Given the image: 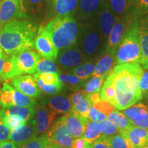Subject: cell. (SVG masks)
Segmentation results:
<instances>
[{
    "mask_svg": "<svg viewBox=\"0 0 148 148\" xmlns=\"http://www.w3.org/2000/svg\"><path fill=\"white\" fill-rule=\"evenodd\" d=\"M50 144L47 134H44L40 136H35L19 146L18 148H45Z\"/></svg>",
    "mask_w": 148,
    "mask_h": 148,
    "instance_id": "cell-36",
    "label": "cell"
},
{
    "mask_svg": "<svg viewBox=\"0 0 148 148\" xmlns=\"http://www.w3.org/2000/svg\"><path fill=\"white\" fill-rule=\"evenodd\" d=\"M14 89L8 82H4L0 93V103L3 108L13 106V92Z\"/></svg>",
    "mask_w": 148,
    "mask_h": 148,
    "instance_id": "cell-33",
    "label": "cell"
},
{
    "mask_svg": "<svg viewBox=\"0 0 148 148\" xmlns=\"http://www.w3.org/2000/svg\"></svg>",
    "mask_w": 148,
    "mask_h": 148,
    "instance_id": "cell-60",
    "label": "cell"
},
{
    "mask_svg": "<svg viewBox=\"0 0 148 148\" xmlns=\"http://www.w3.org/2000/svg\"><path fill=\"white\" fill-rule=\"evenodd\" d=\"M104 77H92L91 79L84 84V91L86 94L99 92L104 82Z\"/></svg>",
    "mask_w": 148,
    "mask_h": 148,
    "instance_id": "cell-37",
    "label": "cell"
},
{
    "mask_svg": "<svg viewBox=\"0 0 148 148\" xmlns=\"http://www.w3.org/2000/svg\"><path fill=\"white\" fill-rule=\"evenodd\" d=\"M57 15L72 16L75 14L78 0H51Z\"/></svg>",
    "mask_w": 148,
    "mask_h": 148,
    "instance_id": "cell-24",
    "label": "cell"
},
{
    "mask_svg": "<svg viewBox=\"0 0 148 148\" xmlns=\"http://www.w3.org/2000/svg\"><path fill=\"white\" fill-rule=\"evenodd\" d=\"M69 99L72 103L71 110L83 117L88 119L90 106L92 105L88 100L87 94L84 91V90L75 91L70 95Z\"/></svg>",
    "mask_w": 148,
    "mask_h": 148,
    "instance_id": "cell-20",
    "label": "cell"
},
{
    "mask_svg": "<svg viewBox=\"0 0 148 148\" xmlns=\"http://www.w3.org/2000/svg\"><path fill=\"white\" fill-rule=\"evenodd\" d=\"M32 12L38 14L44 6V0H25Z\"/></svg>",
    "mask_w": 148,
    "mask_h": 148,
    "instance_id": "cell-44",
    "label": "cell"
},
{
    "mask_svg": "<svg viewBox=\"0 0 148 148\" xmlns=\"http://www.w3.org/2000/svg\"><path fill=\"white\" fill-rule=\"evenodd\" d=\"M100 95L101 99L110 101L114 106L115 93H114L113 77L111 73L108 74V76L106 77V80L103 82Z\"/></svg>",
    "mask_w": 148,
    "mask_h": 148,
    "instance_id": "cell-29",
    "label": "cell"
},
{
    "mask_svg": "<svg viewBox=\"0 0 148 148\" xmlns=\"http://www.w3.org/2000/svg\"><path fill=\"white\" fill-rule=\"evenodd\" d=\"M96 63L92 62H87L76 66L71 71L73 75H76L79 78L86 80L92 76L95 70Z\"/></svg>",
    "mask_w": 148,
    "mask_h": 148,
    "instance_id": "cell-32",
    "label": "cell"
},
{
    "mask_svg": "<svg viewBox=\"0 0 148 148\" xmlns=\"http://www.w3.org/2000/svg\"><path fill=\"white\" fill-rule=\"evenodd\" d=\"M130 148H141L148 145V130L132 125L120 132Z\"/></svg>",
    "mask_w": 148,
    "mask_h": 148,
    "instance_id": "cell-12",
    "label": "cell"
},
{
    "mask_svg": "<svg viewBox=\"0 0 148 148\" xmlns=\"http://www.w3.org/2000/svg\"><path fill=\"white\" fill-rule=\"evenodd\" d=\"M134 21V19L131 18V16L127 14L121 17H116L115 23L112 27L107 40L106 52L115 53L116 48L119 45L121 39Z\"/></svg>",
    "mask_w": 148,
    "mask_h": 148,
    "instance_id": "cell-8",
    "label": "cell"
},
{
    "mask_svg": "<svg viewBox=\"0 0 148 148\" xmlns=\"http://www.w3.org/2000/svg\"><path fill=\"white\" fill-rule=\"evenodd\" d=\"M101 135V123L87 119L82 138L86 143H92Z\"/></svg>",
    "mask_w": 148,
    "mask_h": 148,
    "instance_id": "cell-26",
    "label": "cell"
},
{
    "mask_svg": "<svg viewBox=\"0 0 148 148\" xmlns=\"http://www.w3.org/2000/svg\"><path fill=\"white\" fill-rule=\"evenodd\" d=\"M56 115V112L47 108L45 105L37 106L34 114L37 134H44L47 132L54 122Z\"/></svg>",
    "mask_w": 148,
    "mask_h": 148,
    "instance_id": "cell-16",
    "label": "cell"
},
{
    "mask_svg": "<svg viewBox=\"0 0 148 148\" xmlns=\"http://www.w3.org/2000/svg\"><path fill=\"white\" fill-rule=\"evenodd\" d=\"M86 60L87 59L78 46L75 45L61 50L56 59V62L62 69L69 70L83 64Z\"/></svg>",
    "mask_w": 148,
    "mask_h": 148,
    "instance_id": "cell-10",
    "label": "cell"
},
{
    "mask_svg": "<svg viewBox=\"0 0 148 148\" xmlns=\"http://www.w3.org/2000/svg\"><path fill=\"white\" fill-rule=\"evenodd\" d=\"M37 33L34 24L25 19L12 20L0 28V47L7 56L33 49Z\"/></svg>",
    "mask_w": 148,
    "mask_h": 148,
    "instance_id": "cell-2",
    "label": "cell"
},
{
    "mask_svg": "<svg viewBox=\"0 0 148 148\" xmlns=\"http://www.w3.org/2000/svg\"><path fill=\"white\" fill-rule=\"evenodd\" d=\"M3 117L2 120L3 123L12 132V130H15L17 127L21 126L23 124H25V122L23 121V119H21L20 116L16 115H10V114H5L3 108Z\"/></svg>",
    "mask_w": 148,
    "mask_h": 148,
    "instance_id": "cell-38",
    "label": "cell"
},
{
    "mask_svg": "<svg viewBox=\"0 0 148 148\" xmlns=\"http://www.w3.org/2000/svg\"><path fill=\"white\" fill-rule=\"evenodd\" d=\"M92 144L93 148H112L110 136H101Z\"/></svg>",
    "mask_w": 148,
    "mask_h": 148,
    "instance_id": "cell-45",
    "label": "cell"
},
{
    "mask_svg": "<svg viewBox=\"0 0 148 148\" xmlns=\"http://www.w3.org/2000/svg\"><path fill=\"white\" fill-rule=\"evenodd\" d=\"M68 130L73 138L82 137L86 127V118L83 117L73 110L62 116Z\"/></svg>",
    "mask_w": 148,
    "mask_h": 148,
    "instance_id": "cell-17",
    "label": "cell"
},
{
    "mask_svg": "<svg viewBox=\"0 0 148 148\" xmlns=\"http://www.w3.org/2000/svg\"><path fill=\"white\" fill-rule=\"evenodd\" d=\"M42 27L49 34L53 44L58 50L76 45L79 29L72 16L57 15Z\"/></svg>",
    "mask_w": 148,
    "mask_h": 148,
    "instance_id": "cell-3",
    "label": "cell"
},
{
    "mask_svg": "<svg viewBox=\"0 0 148 148\" xmlns=\"http://www.w3.org/2000/svg\"><path fill=\"white\" fill-rule=\"evenodd\" d=\"M86 148H93V147H92V143H87L86 144Z\"/></svg>",
    "mask_w": 148,
    "mask_h": 148,
    "instance_id": "cell-54",
    "label": "cell"
},
{
    "mask_svg": "<svg viewBox=\"0 0 148 148\" xmlns=\"http://www.w3.org/2000/svg\"><path fill=\"white\" fill-rule=\"evenodd\" d=\"M3 114V110L1 109L0 110V143L10 140L11 134V131L3 123L2 120Z\"/></svg>",
    "mask_w": 148,
    "mask_h": 148,
    "instance_id": "cell-42",
    "label": "cell"
},
{
    "mask_svg": "<svg viewBox=\"0 0 148 148\" xmlns=\"http://www.w3.org/2000/svg\"><path fill=\"white\" fill-rule=\"evenodd\" d=\"M143 68L139 64H117L110 72L113 77L115 93L114 106L125 110L143 98L139 84Z\"/></svg>",
    "mask_w": 148,
    "mask_h": 148,
    "instance_id": "cell-1",
    "label": "cell"
},
{
    "mask_svg": "<svg viewBox=\"0 0 148 148\" xmlns=\"http://www.w3.org/2000/svg\"><path fill=\"white\" fill-rule=\"evenodd\" d=\"M13 103L15 106L34 108L36 104V101L35 98L29 97L18 90H14L13 92Z\"/></svg>",
    "mask_w": 148,
    "mask_h": 148,
    "instance_id": "cell-34",
    "label": "cell"
},
{
    "mask_svg": "<svg viewBox=\"0 0 148 148\" xmlns=\"http://www.w3.org/2000/svg\"><path fill=\"white\" fill-rule=\"evenodd\" d=\"M45 148H61V147H59V146H58V145H53V144H50V145H49L47 146V147H45Z\"/></svg>",
    "mask_w": 148,
    "mask_h": 148,
    "instance_id": "cell-53",
    "label": "cell"
},
{
    "mask_svg": "<svg viewBox=\"0 0 148 148\" xmlns=\"http://www.w3.org/2000/svg\"><path fill=\"white\" fill-rule=\"evenodd\" d=\"M58 81L64 84L67 87L72 90H78L85 84L86 80L82 79L73 74L62 73L58 75Z\"/></svg>",
    "mask_w": 148,
    "mask_h": 148,
    "instance_id": "cell-30",
    "label": "cell"
},
{
    "mask_svg": "<svg viewBox=\"0 0 148 148\" xmlns=\"http://www.w3.org/2000/svg\"><path fill=\"white\" fill-rule=\"evenodd\" d=\"M86 144L83 138H77L74 139L71 148H86Z\"/></svg>",
    "mask_w": 148,
    "mask_h": 148,
    "instance_id": "cell-48",
    "label": "cell"
},
{
    "mask_svg": "<svg viewBox=\"0 0 148 148\" xmlns=\"http://www.w3.org/2000/svg\"><path fill=\"white\" fill-rule=\"evenodd\" d=\"M115 56L114 53L106 52L98 60L92 77H106L115 66Z\"/></svg>",
    "mask_w": 148,
    "mask_h": 148,
    "instance_id": "cell-21",
    "label": "cell"
},
{
    "mask_svg": "<svg viewBox=\"0 0 148 148\" xmlns=\"http://www.w3.org/2000/svg\"><path fill=\"white\" fill-rule=\"evenodd\" d=\"M11 83L15 90L29 97L36 98L41 95V90L32 75H18L12 78Z\"/></svg>",
    "mask_w": 148,
    "mask_h": 148,
    "instance_id": "cell-14",
    "label": "cell"
},
{
    "mask_svg": "<svg viewBox=\"0 0 148 148\" xmlns=\"http://www.w3.org/2000/svg\"><path fill=\"white\" fill-rule=\"evenodd\" d=\"M106 3L105 0H78L75 14L83 21H91Z\"/></svg>",
    "mask_w": 148,
    "mask_h": 148,
    "instance_id": "cell-13",
    "label": "cell"
},
{
    "mask_svg": "<svg viewBox=\"0 0 148 148\" xmlns=\"http://www.w3.org/2000/svg\"><path fill=\"white\" fill-rule=\"evenodd\" d=\"M34 79H36L37 84H38L40 89L42 91H43L44 93L47 94V95H53V94L58 93V92L61 91V90L62 89L64 86V84L61 82L56 84L47 85L44 84L40 79L36 78V77H34Z\"/></svg>",
    "mask_w": 148,
    "mask_h": 148,
    "instance_id": "cell-39",
    "label": "cell"
},
{
    "mask_svg": "<svg viewBox=\"0 0 148 148\" xmlns=\"http://www.w3.org/2000/svg\"><path fill=\"white\" fill-rule=\"evenodd\" d=\"M145 96L146 97V100H147V104H148V92H147V94H146V95H145Z\"/></svg>",
    "mask_w": 148,
    "mask_h": 148,
    "instance_id": "cell-56",
    "label": "cell"
},
{
    "mask_svg": "<svg viewBox=\"0 0 148 148\" xmlns=\"http://www.w3.org/2000/svg\"><path fill=\"white\" fill-rule=\"evenodd\" d=\"M44 103L57 113L66 114L71 110L72 103L69 97L64 95H54L46 99Z\"/></svg>",
    "mask_w": 148,
    "mask_h": 148,
    "instance_id": "cell-22",
    "label": "cell"
},
{
    "mask_svg": "<svg viewBox=\"0 0 148 148\" xmlns=\"http://www.w3.org/2000/svg\"><path fill=\"white\" fill-rule=\"evenodd\" d=\"M77 41V46L86 59L92 58L99 53L104 42L96 18L86 22L79 29Z\"/></svg>",
    "mask_w": 148,
    "mask_h": 148,
    "instance_id": "cell-6",
    "label": "cell"
},
{
    "mask_svg": "<svg viewBox=\"0 0 148 148\" xmlns=\"http://www.w3.org/2000/svg\"><path fill=\"white\" fill-rule=\"evenodd\" d=\"M40 59V55L32 49H25L10 56L4 66V81L18 75L35 73Z\"/></svg>",
    "mask_w": 148,
    "mask_h": 148,
    "instance_id": "cell-5",
    "label": "cell"
},
{
    "mask_svg": "<svg viewBox=\"0 0 148 148\" xmlns=\"http://www.w3.org/2000/svg\"><path fill=\"white\" fill-rule=\"evenodd\" d=\"M27 17L24 0H1L0 1V28L8 22Z\"/></svg>",
    "mask_w": 148,
    "mask_h": 148,
    "instance_id": "cell-7",
    "label": "cell"
},
{
    "mask_svg": "<svg viewBox=\"0 0 148 148\" xmlns=\"http://www.w3.org/2000/svg\"><path fill=\"white\" fill-rule=\"evenodd\" d=\"M139 87L142 95L145 96L148 92V68L143 71L140 79Z\"/></svg>",
    "mask_w": 148,
    "mask_h": 148,
    "instance_id": "cell-46",
    "label": "cell"
},
{
    "mask_svg": "<svg viewBox=\"0 0 148 148\" xmlns=\"http://www.w3.org/2000/svg\"><path fill=\"white\" fill-rule=\"evenodd\" d=\"M58 75L57 73H38L34 74V77L40 79L45 84H58Z\"/></svg>",
    "mask_w": 148,
    "mask_h": 148,
    "instance_id": "cell-40",
    "label": "cell"
},
{
    "mask_svg": "<svg viewBox=\"0 0 148 148\" xmlns=\"http://www.w3.org/2000/svg\"><path fill=\"white\" fill-rule=\"evenodd\" d=\"M141 148H148V145H145V146H144V147H141Z\"/></svg>",
    "mask_w": 148,
    "mask_h": 148,
    "instance_id": "cell-57",
    "label": "cell"
},
{
    "mask_svg": "<svg viewBox=\"0 0 148 148\" xmlns=\"http://www.w3.org/2000/svg\"><path fill=\"white\" fill-rule=\"evenodd\" d=\"M136 1H138V0H136Z\"/></svg>",
    "mask_w": 148,
    "mask_h": 148,
    "instance_id": "cell-59",
    "label": "cell"
},
{
    "mask_svg": "<svg viewBox=\"0 0 148 148\" xmlns=\"http://www.w3.org/2000/svg\"><path fill=\"white\" fill-rule=\"evenodd\" d=\"M9 56H7L5 53L0 56V83L4 81L3 75H4V66L5 64L8 60Z\"/></svg>",
    "mask_w": 148,
    "mask_h": 148,
    "instance_id": "cell-47",
    "label": "cell"
},
{
    "mask_svg": "<svg viewBox=\"0 0 148 148\" xmlns=\"http://www.w3.org/2000/svg\"><path fill=\"white\" fill-rule=\"evenodd\" d=\"M37 134L36 122L34 118L25 123L21 126L17 127L11 132L10 140L17 145L18 147L27 141L34 138Z\"/></svg>",
    "mask_w": 148,
    "mask_h": 148,
    "instance_id": "cell-18",
    "label": "cell"
},
{
    "mask_svg": "<svg viewBox=\"0 0 148 148\" xmlns=\"http://www.w3.org/2000/svg\"><path fill=\"white\" fill-rule=\"evenodd\" d=\"M36 71L38 73H60V70L54 63L53 60L47 58H42L38 60L36 66Z\"/></svg>",
    "mask_w": 148,
    "mask_h": 148,
    "instance_id": "cell-35",
    "label": "cell"
},
{
    "mask_svg": "<svg viewBox=\"0 0 148 148\" xmlns=\"http://www.w3.org/2000/svg\"><path fill=\"white\" fill-rule=\"evenodd\" d=\"M0 148H18V147L12 140H6L0 143Z\"/></svg>",
    "mask_w": 148,
    "mask_h": 148,
    "instance_id": "cell-51",
    "label": "cell"
},
{
    "mask_svg": "<svg viewBox=\"0 0 148 148\" xmlns=\"http://www.w3.org/2000/svg\"><path fill=\"white\" fill-rule=\"evenodd\" d=\"M116 108L110 101L101 99L90 106L88 119L101 123L106 121L107 117Z\"/></svg>",
    "mask_w": 148,
    "mask_h": 148,
    "instance_id": "cell-19",
    "label": "cell"
},
{
    "mask_svg": "<svg viewBox=\"0 0 148 148\" xmlns=\"http://www.w3.org/2000/svg\"><path fill=\"white\" fill-rule=\"evenodd\" d=\"M132 123V125H135V126H138L140 127H143V128L148 130V115L145 119L140 121H130Z\"/></svg>",
    "mask_w": 148,
    "mask_h": 148,
    "instance_id": "cell-49",
    "label": "cell"
},
{
    "mask_svg": "<svg viewBox=\"0 0 148 148\" xmlns=\"http://www.w3.org/2000/svg\"><path fill=\"white\" fill-rule=\"evenodd\" d=\"M139 1V5L140 8L144 10L148 9V0H138Z\"/></svg>",
    "mask_w": 148,
    "mask_h": 148,
    "instance_id": "cell-52",
    "label": "cell"
},
{
    "mask_svg": "<svg viewBox=\"0 0 148 148\" xmlns=\"http://www.w3.org/2000/svg\"><path fill=\"white\" fill-rule=\"evenodd\" d=\"M106 120L117 127L120 132L132 125V123L130 121V120L118 110H115L111 112L108 116Z\"/></svg>",
    "mask_w": 148,
    "mask_h": 148,
    "instance_id": "cell-28",
    "label": "cell"
},
{
    "mask_svg": "<svg viewBox=\"0 0 148 148\" xmlns=\"http://www.w3.org/2000/svg\"><path fill=\"white\" fill-rule=\"evenodd\" d=\"M114 56L116 65L126 63L141 64L142 52L138 21L134 20L131 24L116 48Z\"/></svg>",
    "mask_w": 148,
    "mask_h": 148,
    "instance_id": "cell-4",
    "label": "cell"
},
{
    "mask_svg": "<svg viewBox=\"0 0 148 148\" xmlns=\"http://www.w3.org/2000/svg\"><path fill=\"white\" fill-rule=\"evenodd\" d=\"M0 93H1V90H0ZM1 107V103H0V108Z\"/></svg>",
    "mask_w": 148,
    "mask_h": 148,
    "instance_id": "cell-58",
    "label": "cell"
},
{
    "mask_svg": "<svg viewBox=\"0 0 148 148\" xmlns=\"http://www.w3.org/2000/svg\"><path fill=\"white\" fill-rule=\"evenodd\" d=\"M112 148H130L123 136L120 134L110 136Z\"/></svg>",
    "mask_w": 148,
    "mask_h": 148,
    "instance_id": "cell-43",
    "label": "cell"
},
{
    "mask_svg": "<svg viewBox=\"0 0 148 148\" xmlns=\"http://www.w3.org/2000/svg\"><path fill=\"white\" fill-rule=\"evenodd\" d=\"M3 53H4V51H3L2 50V49H1V47H0V56L2 55Z\"/></svg>",
    "mask_w": 148,
    "mask_h": 148,
    "instance_id": "cell-55",
    "label": "cell"
},
{
    "mask_svg": "<svg viewBox=\"0 0 148 148\" xmlns=\"http://www.w3.org/2000/svg\"><path fill=\"white\" fill-rule=\"evenodd\" d=\"M140 46H141L142 61L143 69L148 68V16L143 18L139 24Z\"/></svg>",
    "mask_w": 148,
    "mask_h": 148,
    "instance_id": "cell-23",
    "label": "cell"
},
{
    "mask_svg": "<svg viewBox=\"0 0 148 148\" xmlns=\"http://www.w3.org/2000/svg\"><path fill=\"white\" fill-rule=\"evenodd\" d=\"M87 97L90 103H91V105L94 104V103L99 100H100L101 99V95L99 92H94V93L87 94Z\"/></svg>",
    "mask_w": 148,
    "mask_h": 148,
    "instance_id": "cell-50",
    "label": "cell"
},
{
    "mask_svg": "<svg viewBox=\"0 0 148 148\" xmlns=\"http://www.w3.org/2000/svg\"><path fill=\"white\" fill-rule=\"evenodd\" d=\"M5 114L20 116L26 123L34 118L35 110L33 107L13 106L3 108Z\"/></svg>",
    "mask_w": 148,
    "mask_h": 148,
    "instance_id": "cell-27",
    "label": "cell"
},
{
    "mask_svg": "<svg viewBox=\"0 0 148 148\" xmlns=\"http://www.w3.org/2000/svg\"><path fill=\"white\" fill-rule=\"evenodd\" d=\"M46 134L51 144L61 148H71L73 143V137L68 130L62 117L57 120Z\"/></svg>",
    "mask_w": 148,
    "mask_h": 148,
    "instance_id": "cell-9",
    "label": "cell"
},
{
    "mask_svg": "<svg viewBox=\"0 0 148 148\" xmlns=\"http://www.w3.org/2000/svg\"><path fill=\"white\" fill-rule=\"evenodd\" d=\"M130 121H140L148 115V104L139 103L125 109L122 112Z\"/></svg>",
    "mask_w": 148,
    "mask_h": 148,
    "instance_id": "cell-25",
    "label": "cell"
},
{
    "mask_svg": "<svg viewBox=\"0 0 148 148\" xmlns=\"http://www.w3.org/2000/svg\"><path fill=\"white\" fill-rule=\"evenodd\" d=\"M109 6L113 13L118 17L126 15L132 3V0H108Z\"/></svg>",
    "mask_w": 148,
    "mask_h": 148,
    "instance_id": "cell-31",
    "label": "cell"
},
{
    "mask_svg": "<svg viewBox=\"0 0 148 148\" xmlns=\"http://www.w3.org/2000/svg\"><path fill=\"white\" fill-rule=\"evenodd\" d=\"M96 17L103 41L104 43H106L109 34L112 30L117 16L111 10L108 3H106L98 12Z\"/></svg>",
    "mask_w": 148,
    "mask_h": 148,
    "instance_id": "cell-15",
    "label": "cell"
},
{
    "mask_svg": "<svg viewBox=\"0 0 148 148\" xmlns=\"http://www.w3.org/2000/svg\"><path fill=\"white\" fill-rule=\"evenodd\" d=\"M101 135L103 136H112L113 135L120 134L119 130L117 127L112 125L110 122L106 121L101 122Z\"/></svg>",
    "mask_w": 148,
    "mask_h": 148,
    "instance_id": "cell-41",
    "label": "cell"
},
{
    "mask_svg": "<svg viewBox=\"0 0 148 148\" xmlns=\"http://www.w3.org/2000/svg\"><path fill=\"white\" fill-rule=\"evenodd\" d=\"M34 47L42 58L56 60L58 56V49L53 45L49 34L42 27H39L35 37Z\"/></svg>",
    "mask_w": 148,
    "mask_h": 148,
    "instance_id": "cell-11",
    "label": "cell"
}]
</instances>
